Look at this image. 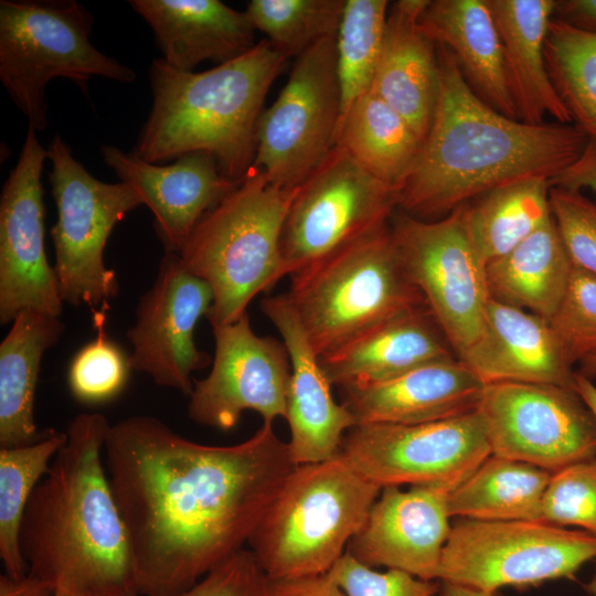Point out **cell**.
Instances as JSON below:
<instances>
[{"label": "cell", "mask_w": 596, "mask_h": 596, "mask_svg": "<svg viewBox=\"0 0 596 596\" xmlns=\"http://www.w3.org/2000/svg\"><path fill=\"white\" fill-rule=\"evenodd\" d=\"M104 461L138 596H178L243 550L296 467L270 423L213 446L147 415L110 425Z\"/></svg>", "instance_id": "6da1fadb"}, {"label": "cell", "mask_w": 596, "mask_h": 596, "mask_svg": "<svg viewBox=\"0 0 596 596\" xmlns=\"http://www.w3.org/2000/svg\"><path fill=\"white\" fill-rule=\"evenodd\" d=\"M438 92L429 130L398 191V209L422 219L448 215L508 183L553 179L589 138L574 124L531 125L486 104L453 53L438 45Z\"/></svg>", "instance_id": "7a4b0ae2"}, {"label": "cell", "mask_w": 596, "mask_h": 596, "mask_svg": "<svg viewBox=\"0 0 596 596\" xmlns=\"http://www.w3.org/2000/svg\"><path fill=\"white\" fill-rule=\"evenodd\" d=\"M110 428L99 413L75 416L35 487L19 544L31 573L67 596H138L125 523L104 461Z\"/></svg>", "instance_id": "3957f363"}, {"label": "cell", "mask_w": 596, "mask_h": 596, "mask_svg": "<svg viewBox=\"0 0 596 596\" xmlns=\"http://www.w3.org/2000/svg\"><path fill=\"white\" fill-rule=\"evenodd\" d=\"M287 61L267 40L203 72H185L163 58L150 66L152 108L134 153L159 163L207 152L228 179L241 182L253 166L266 95Z\"/></svg>", "instance_id": "277c9868"}, {"label": "cell", "mask_w": 596, "mask_h": 596, "mask_svg": "<svg viewBox=\"0 0 596 596\" xmlns=\"http://www.w3.org/2000/svg\"><path fill=\"white\" fill-rule=\"evenodd\" d=\"M297 190L272 184L252 166L242 182L193 230L178 254L213 291L211 326L237 321L258 294L280 280V237Z\"/></svg>", "instance_id": "5b68a950"}, {"label": "cell", "mask_w": 596, "mask_h": 596, "mask_svg": "<svg viewBox=\"0 0 596 596\" xmlns=\"http://www.w3.org/2000/svg\"><path fill=\"white\" fill-rule=\"evenodd\" d=\"M381 491L340 455L296 466L251 536L249 550L270 578L326 574Z\"/></svg>", "instance_id": "8992f818"}, {"label": "cell", "mask_w": 596, "mask_h": 596, "mask_svg": "<svg viewBox=\"0 0 596 596\" xmlns=\"http://www.w3.org/2000/svg\"><path fill=\"white\" fill-rule=\"evenodd\" d=\"M288 299L320 358L426 305L396 253L390 223L290 276Z\"/></svg>", "instance_id": "52a82bcc"}, {"label": "cell", "mask_w": 596, "mask_h": 596, "mask_svg": "<svg viewBox=\"0 0 596 596\" xmlns=\"http://www.w3.org/2000/svg\"><path fill=\"white\" fill-rule=\"evenodd\" d=\"M93 17L76 0L0 1V79L36 131L47 125L45 87L65 77L87 93L93 76L131 83L136 73L89 41Z\"/></svg>", "instance_id": "ba28073f"}, {"label": "cell", "mask_w": 596, "mask_h": 596, "mask_svg": "<svg viewBox=\"0 0 596 596\" xmlns=\"http://www.w3.org/2000/svg\"><path fill=\"white\" fill-rule=\"evenodd\" d=\"M46 151L57 211L51 236L60 295L71 306L95 309L119 292L116 273L104 263L107 241L115 225L143 205V200L125 182L107 183L94 178L74 159L58 134Z\"/></svg>", "instance_id": "9c48e42d"}, {"label": "cell", "mask_w": 596, "mask_h": 596, "mask_svg": "<svg viewBox=\"0 0 596 596\" xmlns=\"http://www.w3.org/2000/svg\"><path fill=\"white\" fill-rule=\"evenodd\" d=\"M596 558V536L540 521L458 518L443 550L438 581L483 592L563 577Z\"/></svg>", "instance_id": "30bf717a"}, {"label": "cell", "mask_w": 596, "mask_h": 596, "mask_svg": "<svg viewBox=\"0 0 596 596\" xmlns=\"http://www.w3.org/2000/svg\"><path fill=\"white\" fill-rule=\"evenodd\" d=\"M398 189L336 145L298 188L280 237V278L390 223Z\"/></svg>", "instance_id": "8fae6325"}, {"label": "cell", "mask_w": 596, "mask_h": 596, "mask_svg": "<svg viewBox=\"0 0 596 596\" xmlns=\"http://www.w3.org/2000/svg\"><path fill=\"white\" fill-rule=\"evenodd\" d=\"M390 228L406 275L459 358L479 337L490 299L486 266L468 234L462 205L433 221L398 209Z\"/></svg>", "instance_id": "7c38bea8"}, {"label": "cell", "mask_w": 596, "mask_h": 596, "mask_svg": "<svg viewBox=\"0 0 596 596\" xmlns=\"http://www.w3.org/2000/svg\"><path fill=\"white\" fill-rule=\"evenodd\" d=\"M336 36L297 57L286 85L259 117L253 166L280 189H298L336 146L341 108Z\"/></svg>", "instance_id": "4fadbf2b"}, {"label": "cell", "mask_w": 596, "mask_h": 596, "mask_svg": "<svg viewBox=\"0 0 596 596\" xmlns=\"http://www.w3.org/2000/svg\"><path fill=\"white\" fill-rule=\"evenodd\" d=\"M339 455L381 488L441 485L455 489L490 455L478 409L444 421L355 425Z\"/></svg>", "instance_id": "5bb4252c"}, {"label": "cell", "mask_w": 596, "mask_h": 596, "mask_svg": "<svg viewBox=\"0 0 596 596\" xmlns=\"http://www.w3.org/2000/svg\"><path fill=\"white\" fill-rule=\"evenodd\" d=\"M491 455L556 472L596 458V417L575 389L486 384L478 406Z\"/></svg>", "instance_id": "9a60e30c"}, {"label": "cell", "mask_w": 596, "mask_h": 596, "mask_svg": "<svg viewBox=\"0 0 596 596\" xmlns=\"http://www.w3.org/2000/svg\"><path fill=\"white\" fill-rule=\"evenodd\" d=\"M212 329L211 371L193 382L189 417L221 430L234 428L245 411L258 413L263 423L286 419L291 366L285 343L257 336L247 312L233 323Z\"/></svg>", "instance_id": "2e32d148"}, {"label": "cell", "mask_w": 596, "mask_h": 596, "mask_svg": "<svg viewBox=\"0 0 596 596\" xmlns=\"http://www.w3.org/2000/svg\"><path fill=\"white\" fill-rule=\"evenodd\" d=\"M47 151L29 126L0 196V323L24 310L60 317L63 300L44 248L41 174Z\"/></svg>", "instance_id": "e0dca14e"}, {"label": "cell", "mask_w": 596, "mask_h": 596, "mask_svg": "<svg viewBox=\"0 0 596 596\" xmlns=\"http://www.w3.org/2000/svg\"><path fill=\"white\" fill-rule=\"evenodd\" d=\"M213 298L210 285L190 273L178 254L164 253L127 331L132 345L131 369L146 373L158 386L189 396L193 372L212 363L211 356L196 347L194 329L202 317H207Z\"/></svg>", "instance_id": "ac0fdd59"}, {"label": "cell", "mask_w": 596, "mask_h": 596, "mask_svg": "<svg viewBox=\"0 0 596 596\" xmlns=\"http://www.w3.org/2000/svg\"><path fill=\"white\" fill-rule=\"evenodd\" d=\"M441 485L391 486L382 491L345 552L362 564L386 566L424 581H438L443 550L451 524Z\"/></svg>", "instance_id": "d6986e66"}, {"label": "cell", "mask_w": 596, "mask_h": 596, "mask_svg": "<svg viewBox=\"0 0 596 596\" xmlns=\"http://www.w3.org/2000/svg\"><path fill=\"white\" fill-rule=\"evenodd\" d=\"M100 153L152 212L164 253L179 254L202 217L242 182L225 177L207 152L189 153L166 166L110 145L102 146Z\"/></svg>", "instance_id": "ffe728a7"}, {"label": "cell", "mask_w": 596, "mask_h": 596, "mask_svg": "<svg viewBox=\"0 0 596 596\" xmlns=\"http://www.w3.org/2000/svg\"><path fill=\"white\" fill-rule=\"evenodd\" d=\"M260 310L280 333L290 360L286 421L291 458L296 466L332 459L355 422L348 408L333 398L332 385L287 294L264 298Z\"/></svg>", "instance_id": "44dd1931"}, {"label": "cell", "mask_w": 596, "mask_h": 596, "mask_svg": "<svg viewBox=\"0 0 596 596\" xmlns=\"http://www.w3.org/2000/svg\"><path fill=\"white\" fill-rule=\"evenodd\" d=\"M483 382L458 358L432 362L395 379L338 387L355 425H415L478 409Z\"/></svg>", "instance_id": "7402d4cb"}, {"label": "cell", "mask_w": 596, "mask_h": 596, "mask_svg": "<svg viewBox=\"0 0 596 596\" xmlns=\"http://www.w3.org/2000/svg\"><path fill=\"white\" fill-rule=\"evenodd\" d=\"M483 384H551L575 389L573 364L544 318L489 299L477 340L458 358Z\"/></svg>", "instance_id": "603a6c76"}, {"label": "cell", "mask_w": 596, "mask_h": 596, "mask_svg": "<svg viewBox=\"0 0 596 596\" xmlns=\"http://www.w3.org/2000/svg\"><path fill=\"white\" fill-rule=\"evenodd\" d=\"M457 358L427 305L360 333L319 358L331 385L382 383L422 365Z\"/></svg>", "instance_id": "cb8c5ba5"}, {"label": "cell", "mask_w": 596, "mask_h": 596, "mask_svg": "<svg viewBox=\"0 0 596 596\" xmlns=\"http://www.w3.org/2000/svg\"><path fill=\"white\" fill-rule=\"evenodd\" d=\"M129 4L151 26L162 58L180 71L193 72L204 61L226 63L257 43L246 12L220 0H130Z\"/></svg>", "instance_id": "d4e9b609"}, {"label": "cell", "mask_w": 596, "mask_h": 596, "mask_svg": "<svg viewBox=\"0 0 596 596\" xmlns=\"http://www.w3.org/2000/svg\"><path fill=\"white\" fill-rule=\"evenodd\" d=\"M427 2L398 0L390 4L370 89L395 109L422 141L432 124L439 77L435 43L419 26Z\"/></svg>", "instance_id": "484cf974"}, {"label": "cell", "mask_w": 596, "mask_h": 596, "mask_svg": "<svg viewBox=\"0 0 596 596\" xmlns=\"http://www.w3.org/2000/svg\"><path fill=\"white\" fill-rule=\"evenodd\" d=\"M419 26L453 53L468 85L486 104L519 119L487 0H428Z\"/></svg>", "instance_id": "4316f807"}, {"label": "cell", "mask_w": 596, "mask_h": 596, "mask_svg": "<svg viewBox=\"0 0 596 596\" xmlns=\"http://www.w3.org/2000/svg\"><path fill=\"white\" fill-rule=\"evenodd\" d=\"M499 33L519 120L541 125L551 117L573 124L549 77L544 42L554 0H487Z\"/></svg>", "instance_id": "83f0119b"}, {"label": "cell", "mask_w": 596, "mask_h": 596, "mask_svg": "<svg viewBox=\"0 0 596 596\" xmlns=\"http://www.w3.org/2000/svg\"><path fill=\"white\" fill-rule=\"evenodd\" d=\"M65 330L60 317L24 310L12 321L0 344V446L18 447L38 440L35 390L41 362Z\"/></svg>", "instance_id": "f1b7e54d"}, {"label": "cell", "mask_w": 596, "mask_h": 596, "mask_svg": "<svg viewBox=\"0 0 596 596\" xmlns=\"http://www.w3.org/2000/svg\"><path fill=\"white\" fill-rule=\"evenodd\" d=\"M573 264L552 219L486 266L490 299L550 321L566 292Z\"/></svg>", "instance_id": "f546056e"}, {"label": "cell", "mask_w": 596, "mask_h": 596, "mask_svg": "<svg viewBox=\"0 0 596 596\" xmlns=\"http://www.w3.org/2000/svg\"><path fill=\"white\" fill-rule=\"evenodd\" d=\"M547 470L490 455L450 491V517L481 521H540Z\"/></svg>", "instance_id": "4dcf8cb0"}, {"label": "cell", "mask_w": 596, "mask_h": 596, "mask_svg": "<svg viewBox=\"0 0 596 596\" xmlns=\"http://www.w3.org/2000/svg\"><path fill=\"white\" fill-rule=\"evenodd\" d=\"M550 179L498 187L462 205L464 220L485 266L504 256L552 219Z\"/></svg>", "instance_id": "1f68e13d"}, {"label": "cell", "mask_w": 596, "mask_h": 596, "mask_svg": "<svg viewBox=\"0 0 596 596\" xmlns=\"http://www.w3.org/2000/svg\"><path fill=\"white\" fill-rule=\"evenodd\" d=\"M336 145L371 174L400 191L423 141L395 109L369 91L340 123Z\"/></svg>", "instance_id": "d6a6232c"}, {"label": "cell", "mask_w": 596, "mask_h": 596, "mask_svg": "<svg viewBox=\"0 0 596 596\" xmlns=\"http://www.w3.org/2000/svg\"><path fill=\"white\" fill-rule=\"evenodd\" d=\"M65 441V432L47 429L29 445L0 448V558L4 573L14 578L28 570L19 544L24 511Z\"/></svg>", "instance_id": "836d02e7"}, {"label": "cell", "mask_w": 596, "mask_h": 596, "mask_svg": "<svg viewBox=\"0 0 596 596\" xmlns=\"http://www.w3.org/2000/svg\"><path fill=\"white\" fill-rule=\"evenodd\" d=\"M544 60L572 123L596 142V33L551 19Z\"/></svg>", "instance_id": "e575fe53"}, {"label": "cell", "mask_w": 596, "mask_h": 596, "mask_svg": "<svg viewBox=\"0 0 596 596\" xmlns=\"http://www.w3.org/2000/svg\"><path fill=\"white\" fill-rule=\"evenodd\" d=\"M389 8L386 0H345L336 36L339 125L352 105L372 87Z\"/></svg>", "instance_id": "d590c367"}, {"label": "cell", "mask_w": 596, "mask_h": 596, "mask_svg": "<svg viewBox=\"0 0 596 596\" xmlns=\"http://www.w3.org/2000/svg\"><path fill=\"white\" fill-rule=\"evenodd\" d=\"M345 0H251L246 14L285 57L337 35Z\"/></svg>", "instance_id": "8d00e7d4"}, {"label": "cell", "mask_w": 596, "mask_h": 596, "mask_svg": "<svg viewBox=\"0 0 596 596\" xmlns=\"http://www.w3.org/2000/svg\"><path fill=\"white\" fill-rule=\"evenodd\" d=\"M108 304L92 309L96 337L73 356L67 370V386L73 397L85 405L113 401L126 387L131 365L129 355L105 331Z\"/></svg>", "instance_id": "74e56055"}, {"label": "cell", "mask_w": 596, "mask_h": 596, "mask_svg": "<svg viewBox=\"0 0 596 596\" xmlns=\"http://www.w3.org/2000/svg\"><path fill=\"white\" fill-rule=\"evenodd\" d=\"M541 522L577 525L596 536V458L552 473L542 500Z\"/></svg>", "instance_id": "f35d334b"}, {"label": "cell", "mask_w": 596, "mask_h": 596, "mask_svg": "<svg viewBox=\"0 0 596 596\" xmlns=\"http://www.w3.org/2000/svg\"><path fill=\"white\" fill-rule=\"evenodd\" d=\"M549 322L573 365L596 355V277L573 266L564 298Z\"/></svg>", "instance_id": "ab89813d"}, {"label": "cell", "mask_w": 596, "mask_h": 596, "mask_svg": "<svg viewBox=\"0 0 596 596\" xmlns=\"http://www.w3.org/2000/svg\"><path fill=\"white\" fill-rule=\"evenodd\" d=\"M553 220L574 267L596 277V204L578 190L551 187Z\"/></svg>", "instance_id": "60d3db41"}, {"label": "cell", "mask_w": 596, "mask_h": 596, "mask_svg": "<svg viewBox=\"0 0 596 596\" xmlns=\"http://www.w3.org/2000/svg\"><path fill=\"white\" fill-rule=\"evenodd\" d=\"M347 596H433L438 581H424L398 570L377 572L349 553L328 572Z\"/></svg>", "instance_id": "b9f144b4"}, {"label": "cell", "mask_w": 596, "mask_h": 596, "mask_svg": "<svg viewBox=\"0 0 596 596\" xmlns=\"http://www.w3.org/2000/svg\"><path fill=\"white\" fill-rule=\"evenodd\" d=\"M267 582L253 552L243 549L178 596H267Z\"/></svg>", "instance_id": "7bdbcfd3"}, {"label": "cell", "mask_w": 596, "mask_h": 596, "mask_svg": "<svg viewBox=\"0 0 596 596\" xmlns=\"http://www.w3.org/2000/svg\"><path fill=\"white\" fill-rule=\"evenodd\" d=\"M267 596H347L326 574L270 578L267 582Z\"/></svg>", "instance_id": "ee69618b"}, {"label": "cell", "mask_w": 596, "mask_h": 596, "mask_svg": "<svg viewBox=\"0 0 596 596\" xmlns=\"http://www.w3.org/2000/svg\"><path fill=\"white\" fill-rule=\"evenodd\" d=\"M550 184L578 191L586 188L596 194V142L589 139L578 159L551 179Z\"/></svg>", "instance_id": "f6af8a7d"}, {"label": "cell", "mask_w": 596, "mask_h": 596, "mask_svg": "<svg viewBox=\"0 0 596 596\" xmlns=\"http://www.w3.org/2000/svg\"><path fill=\"white\" fill-rule=\"evenodd\" d=\"M553 19L576 29L596 33V0L555 1Z\"/></svg>", "instance_id": "bcb514c9"}, {"label": "cell", "mask_w": 596, "mask_h": 596, "mask_svg": "<svg viewBox=\"0 0 596 596\" xmlns=\"http://www.w3.org/2000/svg\"><path fill=\"white\" fill-rule=\"evenodd\" d=\"M55 588L49 582L26 573L14 578L6 573L0 575V596H54Z\"/></svg>", "instance_id": "7dc6e473"}, {"label": "cell", "mask_w": 596, "mask_h": 596, "mask_svg": "<svg viewBox=\"0 0 596 596\" xmlns=\"http://www.w3.org/2000/svg\"><path fill=\"white\" fill-rule=\"evenodd\" d=\"M433 596H501L499 592H483L448 582L438 581V588Z\"/></svg>", "instance_id": "c3c4849f"}, {"label": "cell", "mask_w": 596, "mask_h": 596, "mask_svg": "<svg viewBox=\"0 0 596 596\" xmlns=\"http://www.w3.org/2000/svg\"><path fill=\"white\" fill-rule=\"evenodd\" d=\"M575 391L596 417V386L589 377L576 372Z\"/></svg>", "instance_id": "681fc988"}, {"label": "cell", "mask_w": 596, "mask_h": 596, "mask_svg": "<svg viewBox=\"0 0 596 596\" xmlns=\"http://www.w3.org/2000/svg\"><path fill=\"white\" fill-rule=\"evenodd\" d=\"M579 373L587 376H596V355L585 358L579 362Z\"/></svg>", "instance_id": "f907efd6"}, {"label": "cell", "mask_w": 596, "mask_h": 596, "mask_svg": "<svg viewBox=\"0 0 596 596\" xmlns=\"http://www.w3.org/2000/svg\"><path fill=\"white\" fill-rule=\"evenodd\" d=\"M587 589L594 595L596 596V571H595V575L594 577L592 578V581L587 584Z\"/></svg>", "instance_id": "816d5d0a"}, {"label": "cell", "mask_w": 596, "mask_h": 596, "mask_svg": "<svg viewBox=\"0 0 596 596\" xmlns=\"http://www.w3.org/2000/svg\"><path fill=\"white\" fill-rule=\"evenodd\" d=\"M54 596H67V595L55 593Z\"/></svg>", "instance_id": "f5cc1de1"}]
</instances>
